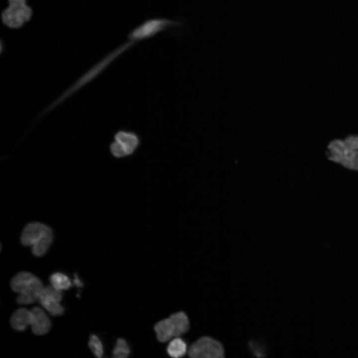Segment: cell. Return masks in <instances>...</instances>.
I'll return each mask as SVG.
<instances>
[{"label":"cell","mask_w":358,"mask_h":358,"mask_svg":"<svg viewBox=\"0 0 358 358\" xmlns=\"http://www.w3.org/2000/svg\"><path fill=\"white\" fill-rule=\"evenodd\" d=\"M135 43L128 41L110 52L87 72L81 76L74 83L53 101L41 113L43 116L61 104L67 98L89 84L105 70L121 55L132 47Z\"/></svg>","instance_id":"6da1fadb"},{"label":"cell","mask_w":358,"mask_h":358,"mask_svg":"<svg viewBox=\"0 0 358 358\" xmlns=\"http://www.w3.org/2000/svg\"><path fill=\"white\" fill-rule=\"evenodd\" d=\"M10 287L14 292L19 293L16 298L17 303L29 304L38 301L44 286L34 274L20 271L11 279Z\"/></svg>","instance_id":"7a4b0ae2"},{"label":"cell","mask_w":358,"mask_h":358,"mask_svg":"<svg viewBox=\"0 0 358 358\" xmlns=\"http://www.w3.org/2000/svg\"><path fill=\"white\" fill-rule=\"evenodd\" d=\"M189 328V318L183 311L171 314L168 317L157 322L154 326L156 338L161 343L180 337L187 333Z\"/></svg>","instance_id":"3957f363"},{"label":"cell","mask_w":358,"mask_h":358,"mask_svg":"<svg viewBox=\"0 0 358 358\" xmlns=\"http://www.w3.org/2000/svg\"><path fill=\"white\" fill-rule=\"evenodd\" d=\"M182 25L180 21L155 17L146 19L127 35L128 40L135 43L151 38L160 32Z\"/></svg>","instance_id":"277c9868"},{"label":"cell","mask_w":358,"mask_h":358,"mask_svg":"<svg viewBox=\"0 0 358 358\" xmlns=\"http://www.w3.org/2000/svg\"><path fill=\"white\" fill-rule=\"evenodd\" d=\"M328 159L352 171H358V150L346 145L343 139L331 140L327 146Z\"/></svg>","instance_id":"5b68a950"},{"label":"cell","mask_w":358,"mask_h":358,"mask_svg":"<svg viewBox=\"0 0 358 358\" xmlns=\"http://www.w3.org/2000/svg\"><path fill=\"white\" fill-rule=\"evenodd\" d=\"M187 355L191 358H222L225 357V350L218 340L204 336L190 345Z\"/></svg>","instance_id":"8992f818"},{"label":"cell","mask_w":358,"mask_h":358,"mask_svg":"<svg viewBox=\"0 0 358 358\" xmlns=\"http://www.w3.org/2000/svg\"><path fill=\"white\" fill-rule=\"evenodd\" d=\"M9 6L2 12L4 23L11 28H18L28 21L32 15L31 8L26 0H8Z\"/></svg>","instance_id":"52a82bcc"},{"label":"cell","mask_w":358,"mask_h":358,"mask_svg":"<svg viewBox=\"0 0 358 358\" xmlns=\"http://www.w3.org/2000/svg\"><path fill=\"white\" fill-rule=\"evenodd\" d=\"M113 138L114 141L121 147L126 157L135 152L139 148L141 141L138 133L126 129L116 131Z\"/></svg>","instance_id":"ba28073f"},{"label":"cell","mask_w":358,"mask_h":358,"mask_svg":"<svg viewBox=\"0 0 358 358\" xmlns=\"http://www.w3.org/2000/svg\"><path fill=\"white\" fill-rule=\"evenodd\" d=\"M51 229L47 225L39 223L28 224L21 233L20 241L24 246H32Z\"/></svg>","instance_id":"9c48e42d"},{"label":"cell","mask_w":358,"mask_h":358,"mask_svg":"<svg viewBox=\"0 0 358 358\" xmlns=\"http://www.w3.org/2000/svg\"><path fill=\"white\" fill-rule=\"evenodd\" d=\"M31 311L32 317L30 326L32 332L36 335L47 334L50 330L52 324L45 311L36 306L32 308Z\"/></svg>","instance_id":"30bf717a"},{"label":"cell","mask_w":358,"mask_h":358,"mask_svg":"<svg viewBox=\"0 0 358 358\" xmlns=\"http://www.w3.org/2000/svg\"><path fill=\"white\" fill-rule=\"evenodd\" d=\"M31 310L24 308H19L12 315L10 324L12 328L17 331H23L31 325L32 321Z\"/></svg>","instance_id":"8fae6325"},{"label":"cell","mask_w":358,"mask_h":358,"mask_svg":"<svg viewBox=\"0 0 358 358\" xmlns=\"http://www.w3.org/2000/svg\"><path fill=\"white\" fill-rule=\"evenodd\" d=\"M188 347L186 343L180 337L174 338L169 341L166 351L171 357L179 358L187 354Z\"/></svg>","instance_id":"7c38bea8"},{"label":"cell","mask_w":358,"mask_h":358,"mask_svg":"<svg viewBox=\"0 0 358 358\" xmlns=\"http://www.w3.org/2000/svg\"><path fill=\"white\" fill-rule=\"evenodd\" d=\"M53 241V233L51 230L32 247V253L36 257H41L45 255L50 247Z\"/></svg>","instance_id":"4fadbf2b"},{"label":"cell","mask_w":358,"mask_h":358,"mask_svg":"<svg viewBox=\"0 0 358 358\" xmlns=\"http://www.w3.org/2000/svg\"><path fill=\"white\" fill-rule=\"evenodd\" d=\"M38 301L52 316H60L64 313V308L60 304V302L44 296H40Z\"/></svg>","instance_id":"5bb4252c"},{"label":"cell","mask_w":358,"mask_h":358,"mask_svg":"<svg viewBox=\"0 0 358 358\" xmlns=\"http://www.w3.org/2000/svg\"><path fill=\"white\" fill-rule=\"evenodd\" d=\"M49 281L52 285L61 290L69 289L72 286V282L69 277L60 272L51 274Z\"/></svg>","instance_id":"9a60e30c"},{"label":"cell","mask_w":358,"mask_h":358,"mask_svg":"<svg viewBox=\"0 0 358 358\" xmlns=\"http://www.w3.org/2000/svg\"><path fill=\"white\" fill-rule=\"evenodd\" d=\"M131 354V349L127 341L122 338H118L113 347L112 355L114 358H126Z\"/></svg>","instance_id":"2e32d148"},{"label":"cell","mask_w":358,"mask_h":358,"mask_svg":"<svg viewBox=\"0 0 358 358\" xmlns=\"http://www.w3.org/2000/svg\"><path fill=\"white\" fill-rule=\"evenodd\" d=\"M88 345L93 355L98 358L102 357L104 354L103 345L100 339L95 335L90 337Z\"/></svg>","instance_id":"e0dca14e"},{"label":"cell","mask_w":358,"mask_h":358,"mask_svg":"<svg viewBox=\"0 0 358 358\" xmlns=\"http://www.w3.org/2000/svg\"><path fill=\"white\" fill-rule=\"evenodd\" d=\"M248 347L251 353L256 357H263L267 354L266 346L259 340H250L248 343Z\"/></svg>","instance_id":"ac0fdd59"},{"label":"cell","mask_w":358,"mask_h":358,"mask_svg":"<svg viewBox=\"0 0 358 358\" xmlns=\"http://www.w3.org/2000/svg\"><path fill=\"white\" fill-rule=\"evenodd\" d=\"M40 296L48 297L60 302L63 298V293L62 290L50 285L44 287Z\"/></svg>","instance_id":"d6986e66"},{"label":"cell","mask_w":358,"mask_h":358,"mask_svg":"<svg viewBox=\"0 0 358 358\" xmlns=\"http://www.w3.org/2000/svg\"><path fill=\"white\" fill-rule=\"evenodd\" d=\"M349 147L358 150V135H350L343 139Z\"/></svg>","instance_id":"ffe728a7"},{"label":"cell","mask_w":358,"mask_h":358,"mask_svg":"<svg viewBox=\"0 0 358 358\" xmlns=\"http://www.w3.org/2000/svg\"><path fill=\"white\" fill-rule=\"evenodd\" d=\"M73 282L78 287H81L83 285V282L76 274H75Z\"/></svg>","instance_id":"44dd1931"}]
</instances>
